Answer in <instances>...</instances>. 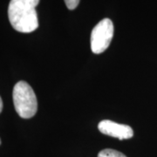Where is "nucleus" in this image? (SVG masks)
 <instances>
[{
  "label": "nucleus",
  "mask_w": 157,
  "mask_h": 157,
  "mask_svg": "<svg viewBox=\"0 0 157 157\" xmlns=\"http://www.w3.org/2000/svg\"><path fill=\"white\" fill-rule=\"evenodd\" d=\"M2 110H3V101H2V99L0 97V113L2 112Z\"/></svg>",
  "instance_id": "obj_7"
},
{
  "label": "nucleus",
  "mask_w": 157,
  "mask_h": 157,
  "mask_svg": "<svg viewBox=\"0 0 157 157\" xmlns=\"http://www.w3.org/2000/svg\"><path fill=\"white\" fill-rule=\"evenodd\" d=\"M113 37V25L109 18L98 23L91 33V49L95 54L107 50Z\"/></svg>",
  "instance_id": "obj_3"
},
{
  "label": "nucleus",
  "mask_w": 157,
  "mask_h": 157,
  "mask_svg": "<svg viewBox=\"0 0 157 157\" xmlns=\"http://www.w3.org/2000/svg\"><path fill=\"white\" fill-rule=\"evenodd\" d=\"M98 128L103 135H109L119 140H128L134 136V131L128 125L119 124L109 121L104 120L98 125Z\"/></svg>",
  "instance_id": "obj_4"
},
{
  "label": "nucleus",
  "mask_w": 157,
  "mask_h": 157,
  "mask_svg": "<svg viewBox=\"0 0 157 157\" xmlns=\"http://www.w3.org/2000/svg\"><path fill=\"white\" fill-rule=\"evenodd\" d=\"M39 0H11L8 17L11 26L23 33H33L39 27L36 6Z\"/></svg>",
  "instance_id": "obj_1"
},
{
  "label": "nucleus",
  "mask_w": 157,
  "mask_h": 157,
  "mask_svg": "<svg viewBox=\"0 0 157 157\" xmlns=\"http://www.w3.org/2000/svg\"><path fill=\"white\" fill-rule=\"evenodd\" d=\"M69 10H74L79 4V0H64Z\"/></svg>",
  "instance_id": "obj_6"
},
{
  "label": "nucleus",
  "mask_w": 157,
  "mask_h": 157,
  "mask_svg": "<svg viewBox=\"0 0 157 157\" xmlns=\"http://www.w3.org/2000/svg\"><path fill=\"white\" fill-rule=\"evenodd\" d=\"M0 145H1V140H0Z\"/></svg>",
  "instance_id": "obj_8"
},
{
  "label": "nucleus",
  "mask_w": 157,
  "mask_h": 157,
  "mask_svg": "<svg viewBox=\"0 0 157 157\" xmlns=\"http://www.w3.org/2000/svg\"><path fill=\"white\" fill-rule=\"evenodd\" d=\"M98 157H127L125 155H123L122 153L114 150V149H111V148H106L101 150Z\"/></svg>",
  "instance_id": "obj_5"
},
{
  "label": "nucleus",
  "mask_w": 157,
  "mask_h": 157,
  "mask_svg": "<svg viewBox=\"0 0 157 157\" xmlns=\"http://www.w3.org/2000/svg\"><path fill=\"white\" fill-rule=\"evenodd\" d=\"M13 103L17 114L23 119L33 117L38 110V101L32 86L25 81H19L13 88Z\"/></svg>",
  "instance_id": "obj_2"
}]
</instances>
